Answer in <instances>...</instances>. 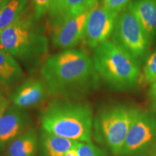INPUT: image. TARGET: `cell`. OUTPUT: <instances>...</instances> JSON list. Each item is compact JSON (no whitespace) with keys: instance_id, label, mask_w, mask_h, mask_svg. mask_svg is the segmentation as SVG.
Instances as JSON below:
<instances>
[{"instance_id":"obj_1","label":"cell","mask_w":156,"mask_h":156,"mask_svg":"<svg viewBox=\"0 0 156 156\" xmlns=\"http://www.w3.org/2000/svg\"><path fill=\"white\" fill-rule=\"evenodd\" d=\"M41 75L48 94L64 98H79L98 85L93 58L82 50L67 49L48 56Z\"/></svg>"},{"instance_id":"obj_2","label":"cell","mask_w":156,"mask_h":156,"mask_svg":"<svg viewBox=\"0 0 156 156\" xmlns=\"http://www.w3.org/2000/svg\"><path fill=\"white\" fill-rule=\"evenodd\" d=\"M41 129L55 135L80 142H91L93 110L87 103L55 99L40 115Z\"/></svg>"},{"instance_id":"obj_3","label":"cell","mask_w":156,"mask_h":156,"mask_svg":"<svg viewBox=\"0 0 156 156\" xmlns=\"http://www.w3.org/2000/svg\"><path fill=\"white\" fill-rule=\"evenodd\" d=\"M93 62L98 75L112 88L124 90L139 83V62L112 41L107 40L93 48Z\"/></svg>"},{"instance_id":"obj_4","label":"cell","mask_w":156,"mask_h":156,"mask_svg":"<svg viewBox=\"0 0 156 156\" xmlns=\"http://www.w3.org/2000/svg\"><path fill=\"white\" fill-rule=\"evenodd\" d=\"M34 14L24 12L0 33V49L25 62L39 61L47 54L48 39Z\"/></svg>"},{"instance_id":"obj_5","label":"cell","mask_w":156,"mask_h":156,"mask_svg":"<svg viewBox=\"0 0 156 156\" xmlns=\"http://www.w3.org/2000/svg\"><path fill=\"white\" fill-rule=\"evenodd\" d=\"M136 110L126 105H113L102 109L93 120L98 139L114 155H120Z\"/></svg>"},{"instance_id":"obj_6","label":"cell","mask_w":156,"mask_h":156,"mask_svg":"<svg viewBox=\"0 0 156 156\" xmlns=\"http://www.w3.org/2000/svg\"><path fill=\"white\" fill-rule=\"evenodd\" d=\"M112 38L113 42L137 62L146 55L151 44L135 15L127 8L117 16Z\"/></svg>"},{"instance_id":"obj_7","label":"cell","mask_w":156,"mask_h":156,"mask_svg":"<svg viewBox=\"0 0 156 156\" xmlns=\"http://www.w3.org/2000/svg\"><path fill=\"white\" fill-rule=\"evenodd\" d=\"M155 141L156 114L136 108L119 155L127 156L136 153Z\"/></svg>"},{"instance_id":"obj_8","label":"cell","mask_w":156,"mask_h":156,"mask_svg":"<svg viewBox=\"0 0 156 156\" xmlns=\"http://www.w3.org/2000/svg\"><path fill=\"white\" fill-rule=\"evenodd\" d=\"M118 15L103 5H97L87 17L83 41L87 46L94 48L108 40L112 35Z\"/></svg>"},{"instance_id":"obj_9","label":"cell","mask_w":156,"mask_h":156,"mask_svg":"<svg viewBox=\"0 0 156 156\" xmlns=\"http://www.w3.org/2000/svg\"><path fill=\"white\" fill-rule=\"evenodd\" d=\"M91 11V10H90ZM90 11L64 17L54 27L51 42L54 47L70 48L83 41L87 20Z\"/></svg>"},{"instance_id":"obj_10","label":"cell","mask_w":156,"mask_h":156,"mask_svg":"<svg viewBox=\"0 0 156 156\" xmlns=\"http://www.w3.org/2000/svg\"><path fill=\"white\" fill-rule=\"evenodd\" d=\"M30 117L24 109L9 107L0 117V153L17 136L30 128Z\"/></svg>"},{"instance_id":"obj_11","label":"cell","mask_w":156,"mask_h":156,"mask_svg":"<svg viewBox=\"0 0 156 156\" xmlns=\"http://www.w3.org/2000/svg\"><path fill=\"white\" fill-rule=\"evenodd\" d=\"M48 91L43 80L30 78L16 88L10 99L14 106L25 109L38 105L46 98Z\"/></svg>"},{"instance_id":"obj_12","label":"cell","mask_w":156,"mask_h":156,"mask_svg":"<svg viewBox=\"0 0 156 156\" xmlns=\"http://www.w3.org/2000/svg\"><path fill=\"white\" fill-rule=\"evenodd\" d=\"M80 142L67 139L41 129L38 134L39 156H64L78 147Z\"/></svg>"},{"instance_id":"obj_13","label":"cell","mask_w":156,"mask_h":156,"mask_svg":"<svg viewBox=\"0 0 156 156\" xmlns=\"http://www.w3.org/2000/svg\"><path fill=\"white\" fill-rule=\"evenodd\" d=\"M126 8L135 15L152 42L156 36V0H133Z\"/></svg>"},{"instance_id":"obj_14","label":"cell","mask_w":156,"mask_h":156,"mask_svg":"<svg viewBox=\"0 0 156 156\" xmlns=\"http://www.w3.org/2000/svg\"><path fill=\"white\" fill-rule=\"evenodd\" d=\"M38 151V134L30 127L17 136L6 149V156H36Z\"/></svg>"},{"instance_id":"obj_15","label":"cell","mask_w":156,"mask_h":156,"mask_svg":"<svg viewBox=\"0 0 156 156\" xmlns=\"http://www.w3.org/2000/svg\"><path fill=\"white\" fill-rule=\"evenodd\" d=\"M23 77V71L14 56L0 49V83L11 85Z\"/></svg>"},{"instance_id":"obj_16","label":"cell","mask_w":156,"mask_h":156,"mask_svg":"<svg viewBox=\"0 0 156 156\" xmlns=\"http://www.w3.org/2000/svg\"><path fill=\"white\" fill-rule=\"evenodd\" d=\"M28 0H10L0 12V33L19 19L25 12Z\"/></svg>"},{"instance_id":"obj_17","label":"cell","mask_w":156,"mask_h":156,"mask_svg":"<svg viewBox=\"0 0 156 156\" xmlns=\"http://www.w3.org/2000/svg\"><path fill=\"white\" fill-rule=\"evenodd\" d=\"M97 5L98 0H65L62 19L69 15H78L92 10Z\"/></svg>"},{"instance_id":"obj_18","label":"cell","mask_w":156,"mask_h":156,"mask_svg":"<svg viewBox=\"0 0 156 156\" xmlns=\"http://www.w3.org/2000/svg\"><path fill=\"white\" fill-rule=\"evenodd\" d=\"M65 0H49V23L51 28L55 27L64 17Z\"/></svg>"},{"instance_id":"obj_19","label":"cell","mask_w":156,"mask_h":156,"mask_svg":"<svg viewBox=\"0 0 156 156\" xmlns=\"http://www.w3.org/2000/svg\"><path fill=\"white\" fill-rule=\"evenodd\" d=\"M144 77L145 81L153 84L156 81V49L148 56L144 67Z\"/></svg>"},{"instance_id":"obj_20","label":"cell","mask_w":156,"mask_h":156,"mask_svg":"<svg viewBox=\"0 0 156 156\" xmlns=\"http://www.w3.org/2000/svg\"><path fill=\"white\" fill-rule=\"evenodd\" d=\"M34 5V16L37 21L44 17L49 10V0H32Z\"/></svg>"},{"instance_id":"obj_21","label":"cell","mask_w":156,"mask_h":156,"mask_svg":"<svg viewBox=\"0 0 156 156\" xmlns=\"http://www.w3.org/2000/svg\"><path fill=\"white\" fill-rule=\"evenodd\" d=\"M77 151L78 156H103L101 150L91 142H80Z\"/></svg>"},{"instance_id":"obj_22","label":"cell","mask_w":156,"mask_h":156,"mask_svg":"<svg viewBox=\"0 0 156 156\" xmlns=\"http://www.w3.org/2000/svg\"><path fill=\"white\" fill-rule=\"evenodd\" d=\"M131 0H103V6L108 10L119 14L127 7Z\"/></svg>"},{"instance_id":"obj_23","label":"cell","mask_w":156,"mask_h":156,"mask_svg":"<svg viewBox=\"0 0 156 156\" xmlns=\"http://www.w3.org/2000/svg\"><path fill=\"white\" fill-rule=\"evenodd\" d=\"M9 107V102L5 97H2L0 98V117L5 114V112Z\"/></svg>"},{"instance_id":"obj_24","label":"cell","mask_w":156,"mask_h":156,"mask_svg":"<svg viewBox=\"0 0 156 156\" xmlns=\"http://www.w3.org/2000/svg\"><path fill=\"white\" fill-rule=\"evenodd\" d=\"M150 96L153 103L156 105V81L151 85V89H150Z\"/></svg>"},{"instance_id":"obj_25","label":"cell","mask_w":156,"mask_h":156,"mask_svg":"<svg viewBox=\"0 0 156 156\" xmlns=\"http://www.w3.org/2000/svg\"><path fill=\"white\" fill-rule=\"evenodd\" d=\"M78 146H79V145H78ZM64 156H78L77 147L74 148V149L71 150V151H68L67 153H66Z\"/></svg>"},{"instance_id":"obj_26","label":"cell","mask_w":156,"mask_h":156,"mask_svg":"<svg viewBox=\"0 0 156 156\" xmlns=\"http://www.w3.org/2000/svg\"><path fill=\"white\" fill-rule=\"evenodd\" d=\"M9 1L10 0H0V12L3 10L6 5L9 2Z\"/></svg>"},{"instance_id":"obj_27","label":"cell","mask_w":156,"mask_h":156,"mask_svg":"<svg viewBox=\"0 0 156 156\" xmlns=\"http://www.w3.org/2000/svg\"><path fill=\"white\" fill-rule=\"evenodd\" d=\"M2 97V91H1V90H0V98H1Z\"/></svg>"}]
</instances>
